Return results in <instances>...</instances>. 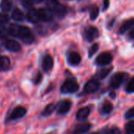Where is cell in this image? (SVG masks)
<instances>
[{
    "label": "cell",
    "instance_id": "31",
    "mask_svg": "<svg viewBox=\"0 0 134 134\" xmlns=\"http://www.w3.org/2000/svg\"><path fill=\"white\" fill-rule=\"evenodd\" d=\"M105 134H120V131L118 128L116 127H113L110 129H108Z\"/></svg>",
    "mask_w": 134,
    "mask_h": 134
},
{
    "label": "cell",
    "instance_id": "22",
    "mask_svg": "<svg viewBox=\"0 0 134 134\" xmlns=\"http://www.w3.org/2000/svg\"><path fill=\"white\" fill-rule=\"evenodd\" d=\"M54 110H55V105L53 104V103H50L45 107V109L43 110L42 114L43 116H49L54 112Z\"/></svg>",
    "mask_w": 134,
    "mask_h": 134
},
{
    "label": "cell",
    "instance_id": "9",
    "mask_svg": "<svg viewBox=\"0 0 134 134\" xmlns=\"http://www.w3.org/2000/svg\"><path fill=\"white\" fill-rule=\"evenodd\" d=\"M91 129V125L89 123H81L74 127L73 129V134H85Z\"/></svg>",
    "mask_w": 134,
    "mask_h": 134
},
{
    "label": "cell",
    "instance_id": "8",
    "mask_svg": "<svg viewBox=\"0 0 134 134\" xmlns=\"http://www.w3.org/2000/svg\"><path fill=\"white\" fill-rule=\"evenodd\" d=\"M99 36V31L96 27L91 26L88 27L86 31H85V38L87 39L88 41L92 42L96 38Z\"/></svg>",
    "mask_w": 134,
    "mask_h": 134
},
{
    "label": "cell",
    "instance_id": "17",
    "mask_svg": "<svg viewBox=\"0 0 134 134\" xmlns=\"http://www.w3.org/2000/svg\"><path fill=\"white\" fill-rule=\"evenodd\" d=\"M21 26L22 25H17V24H13L10 26L9 28V33L14 36H17V37H19V35H20V32H21Z\"/></svg>",
    "mask_w": 134,
    "mask_h": 134
},
{
    "label": "cell",
    "instance_id": "32",
    "mask_svg": "<svg viewBox=\"0 0 134 134\" xmlns=\"http://www.w3.org/2000/svg\"><path fill=\"white\" fill-rule=\"evenodd\" d=\"M9 21V17L7 14H0V22L1 23H7Z\"/></svg>",
    "mask_w": 134,
    "mask_h": 134
},
{
    "label": "cell",
    "instance_id": "4",
    "mask_svg": "<svg viewBox=\"0 0 134 134\" xmlns=\"http://www.w3.org/2000/svg\"><path fill=\"white\" fill-rule=\"evenodd\" d=\"M113 60V57L110 53H101L96 59V63L99 65H106L110 64Z\"/></svg>",
    "mask_w": 134,
    "mask_h": 134
},
{
    "label": "cell",
    "instance_id": "21",
    "mask_svg": "<svg viewBox=\"0 0 134 134\" xmlns=\"http://www.w3.org/2000/svg\"><path fill=\"white\" fill-rule=\"evenodd\" d=\"M12 18L16 21H23V19L25 18V15L21 10H20L19 9H15L13 11Z\"/></svg>",
    "mask_w": 134,
    "mask_h": 134
},
{
    "label": "cell",
    "instance_id": "26",
    "mask_svg": "<svg viewBox=\"0 0 134 134\" xmlns=\"http://www.w3.org/2000/svg\"><path fill=\"white\" fill-rule=\"evenodd\" d=\"M2 7H3V10H5V11H8L11 9L12 7V3L10 0H3V3H2Z\"/></svg>",
    "mask_w": 134,
    "mask_h": 134
},
{
    "label": "cell",
    "instance_id": "34",
    "mask_svg": "<svg viewBox=\"0 0 134 134\" xmlns=\"http://www.w3.org/2000/svg\"><path fill=\"white\" fill-rule=\"evenodd\" d=\"M110 2L109 0H103V10H107L109 7Z\"/></svg>",
    "mask_w": 134,
    "mask_h": 134
},
{
    "label": "cell",
    "instance_id": "38",
    "mask_svg": "<svg viewBox=\"0 0 134 134\" xmlns=\"http://www.w3.org/2000/svg\"><path fill=\"white\" fill-rule=\"evenodd\" d=\"M90 134H98V133H96V132H92V133H90Z\"/></svg>",
    "mask_w": 134,
    "mask_h": 134
},
{
    "label": "cell",
    "instance_id": "29",
    "mask_svg": "<svg viewBox=\"0 0 134 134\" xmlns=\"http://www.w3.org/2000/svg\"><path fill=\"white\" fill-rule=\"evenodd\" d=\"M133 117H134V107L129 109L125 114V118L126 119H129V118H132Z\"/></svg>",
    "mask_w": 134,
    "mask_h": 134
},
{
    "label": "cell",
    "instance_id": "20",
    "mask_svg": "<svg viewBox=\"0 0 134 134\" xmlns=\"http://www.w3.org/2000/svg\"><path fill=\"white\" fill-rule=\"evenodd\" d=\"M113 110V105L111 103L108 102V101H105L103 103V104L102 105L101 107V112L104 114H110Z\"/></svg>",
    "mask_w": 134,
    "mask_h": 134
},
{
    "label": "cell",
    "instance_id": "35",
    "mask_svg": "<svg viewBox=\"0 0 134 134\" xmlns=\"http://www.w3.org/2000/svg\"><path fill=\"white\" fill-rule=\"evenodd\" d=\"M41 79H42V74H38L36 77V79H35V83L36 84H39L40 81H41Z\"/></svg>",
    "mask_w": 134,
    "mask_h": 134
},
{
    "label": "cell",
    "instance_id": "12",
    "mask_svg": "<svg viewBox=\"0 0 134 134\" xmlns=\"http://www.w3.org/2000/svg\"><path fill=\"white\" fill-rule=\"evenodd\" d=\"M27 18H28V20L32 23H37L40 21H41L39 11H38V10H36V9H31L28 12Z\"/></svg>",
    "mask_w": 134,
    "mask_h": 134
},
{
    "label": "cell",
    "instance_id": "15",
    "mask_svg": "<svg viewBox=\"0 0 134 134\" xmlns=\"http://www.w3.org/2000/svg\"><path fill=\"white\" fill-rule=\"evenodd\" d=\"M133 27H134V18L129 19L126 21H125L123 23V25L121 26V28L119 29V33L120 34H123L126 31L129 30L130 29H132Z\"/></svg>",
    "mask_w": 134,
    "mask_h": 134
},
{
    "label": "cell",
    "instance_id": "37",
    "mask_svg": "<svg viewBox=\"0 0 134 134\" xmlns=\"http://www.w3.org/2000/svg\"><path fill=\"white\" fill-rule=\"evenodd\" d=\"M34 1L36 2V3H41L43 0H34Z\"/></svg>",
    "mask_w": 134,
    "mask_h": 134
},
{
    "label": "cell",
    "instance_id": "18",
    "mask_svg": "<svg viewBox=\"0 0 134 134\" xmlns=\"http://www.w3.org/2000/svg\"><path fill=\"white\" fill-rule=\"evenodd\" d=\"M51 10H53V12L59 16H63L65 13V7L61 4H59L58 3H55L52 8H51Z\"/></svg>",
    "mask_w": 134,
    "mask_h": 134
},
{
    "label": "cell",
    "instance_id": "3",
    "mask_svg": "<svg viewBox=\"0 0 134 134\" xmlns=\"http://www.w3.org/2000/svg\"><path fill=\"white\" fill-rule=\"evenodd\" d=\"M19 37L21 38L24 43H28V44L32 43L34 41V36L32 35L31 30L28 27H25V26H21Z\"/></svg>",
    "mask_w": 134,
    "mask_h": 134
},
{
    "label": "cell",
    "instance_id": "16",
    "mask_svg": "<svg viewBox=\"0 0 134 134\" xmlns=\"http://www.w3.org/2000/svg\"><path fill=\"white\" fill-rule=\"evenodd\" d=\"M81 60V55L77 52H72L68 56V62L71 65H77Z\"/></svg>",
    "mask_w": 134,
    "mask_h": 134
},
{
    "label": "cell",
    "instance_id": "23",
    "mask_svg": "<svg viewBox=\"0 0 134 134\" xmlns=\"http://www.w3.org/2000/svg\"><path fill=\"white\" fill-rule=\"evenodd\" d=\"M125 134H134V121H131L125 125Z\"/></svg>",
    "mask_w": 134,
    "mask_h": 134
},
{
    "label": "cell",
    "instance_id": "25",
    "mask_svg": "<svg viewBox=\"0 0 134 134\" xmlns=\"http://www.w3.org/2000/svg\"><path fill=\"white\" fill-rule=\"evenodd\" d=\"M99 8L97 7H94L92 10H91V12H90V18L92 20H95L97 18V17L99 16Z\"/></svg>",
    "mask_w": 134,
    "mask_h": 134
},
{
    "label": "cell",
    "instance_id": "14",
    "mask_svg": "<svg viewBox=\"0 0 134 134\" xmlns=\"http://www.w3.org/2000/svg\"><path fill=\"white\" fill-rule=\"evenodd\" d=\"M5 47L8 50H10L11 51H14V52L21 50V45L17 41L12 40H9L6 41L5 42Z\"/></svg>",
    "mask_w": 134,
    "mask_h": 134
},
{
    "label": "cell",
    "instance_id": "2",
    "mask_svg": "<svg viewBox=\"0 0 134 134\" xmlns=\"http://www.w3.org/2000/svg\"><path fill=\"white\" fill-rule=\"evenodd\" d=\"M127 74L125 73H117L110 79V86L113 88H118L125 81Z\"/></svg>",
    "mask_w": 134,
    "mask_h": 134
},
{
    "label": "cell",
    "instance_id": "36",
    "mask_svg": "<svg viewBox=\"0 0 134 134\" xmlns=\"http://www.w3.org/2000/svg\"><path fill=\"white\" fill-rule=\"evenodd\" d=\"M129 37L131 39H134V29H132L129 32Z\"/></svg>",
    "mask_w": 134,
    "mask_h": 134
},
{
    "label": "cell",
    "instance_id": "30",
    "mask_svg": "<svg viewBox=\"0 0 134 134\" xmlns=\"http://www.w3.org/2000/svg\"><path fill=\"white\" fill-rule=\"evenodd\" d=\"M8 31L7 29H5L3 26H0V39H4L8 35Z\"/></svg>",
    "mask_w": 134,
    "mask_h": 134
},
{
    "label": "cell",
    "instance_id": "10",
    "mask_svg": "<svg viewBox=\"0 0 134 134\" xmlns=\"http://www.w3.org/2000/svg\"><path fill=\"white\" fill-rule=\"evenodd\" d=\"M72 106V103L70 100H63L60 103L58 108V114H64L68 112Z\"/></svg>",
    "mask_w": 134,
    "mask_h": 134
},
{
    "label": "cell",
    "instance_id": "5",
    "mask_svg": "<svg viewBox=\"0 0 134 134\" xmlns=\"http://www.w3.org/2000/svg\"><path fill=\"white\" fill-rule=\"evenodd\" d=\"M100 87V84L97 80L92 79L88 81L85 86V92L87 93H93L96 92Z\"/></svg>",
    "mask_w": 134,
    "mask_h": 134
},
{
    "label": "cell",
    "instance_id": "19",
    "mask_svg": "<svg viewBox=\"0 0 134 134\" xmlns=\"http://www.w3.org/2000/svg\"><path fill=\"white\" fill-rule=\"evenodd\" d=\"M10 65V60L7 56L0 57V69L3 70H7Z\"/></svg>",
    "mask_w": 134,
    "mask_h": 134
},
{
    "label": "cell",
    "instance_id": "6",
    "mask_svg": "<svg viewBox=\"0 0 134 134\" xmlns=\"http://www.w3.org/2000/svg\"><path fill=\"white\" fill-rule=\"evenodd\" d=\"M38 11L40 14V19L43 21H49L54 18V13L51 9H40V10H38Z\"/></svg>",
    "mask_w": 134,
    "mask_h": 134
},
{
    "label": "cell",
    "instance_id": "1",
    "mask_svg": "<svg viewBox=\"0 0 134 134\" xmlns=\"http://www.w3.org/2000/svg\"><path fill=\"white\" fill-rule=\"evenodd\" d=\"M78 89H79V85L77 83L76 81L73 79L66 80L63 83L61 88V91L63 93H74Z\"/></svg>",
    "mask_w": 134,
    "mask_h": 134
},
{
    "label": "cell",
    "instance_id": "27",
    "mask_svg": "<svg viewBox=\"0 0 134 134\" xmlns=\"http://www.w3.org/2000/svg\"><path fill=\"white\" fill-rule=\"evenodd\" d=\"M98 49H99V44H98V43H95V44H93V45L91 47V48L89 49V51H88V56H89V57H92V56H93V55L97 52Z\"/></svg>",
    "mask_w": 134,
    "mask_h": 134
},
{
    "label": "cell",
    "instance_id": "24",
    "mask_svg": "<svg viewBox=\"0 0 134 134\" xmlns=\"http://www.w3.org/2000/svg\"><path fill=\"white\" fill-rule=\"evenodd\" d=\"M125 91L128 93H133L134 92V77L131 78L130 81L128 82V84L125 87Z\"/></svg>",
    "mask_w": 134,
    "mask_h": 134
},
{
    "label": "cell",
    "instance_id": "28",
    "mask_svg": "<svg viewBox=\"0 0 134 134\" xmlns=\"http://www.w3.org/2000/svg\"><path fill=\"white\" fill-rule=\"evenodd\" d=\"M110 69H103V70H101L99 72V77H100V78H105L109 74H110Z\"/></svg>",
    "mask_w": 134,
    "mask_h": 134
},
{
    "label": "cell",
    "instance_id": "13",
    "mask_svg": "<svg viewBox=\"0 0 134 134\" xmlns=\"http://www.w3.org/2000/svg\"><path fill=\"white\" fill-rule=\"evenodd\" d=\"M89 114H90V108L88 107H85L81 108L77 111L76 114V118L78 121H84L88 117Z\"/></svg>",
    "mask_w": 134,
    "mask_h": 134
},
{
    "label": "cell",
    "instance_id": "33",
    "mask_svg": "<svg viewBox=\"0 0 134 134\" xmlns=\"http://www.w3.org/2000/svg\"><path fill=\"white\" fill-rule=\"evenodd\" d=\"M22 4L25 7H30L32 5V0H22Z\"/></svg>",
    "mask_w": 134,
    "mask_h": 134
},
{
    "label": "cell",
    "instance_id": "11",
    "mask_svg": "<svg viewBox=\"0 0 134 134\" xmlns=\"http://www.w3.org/2000/svg\"><path fill=\"white\" fill-rule=\"evenodd\" d=\"M54 65V60L52 57L49 54H47L43 57V61H42V66L43 69L45 71H49L52 69Z\"/></svg>",
    "mask_w": 134,
    "mask_h": 134
},
{
    "label": "cell",
    "instance_id": "7",
    "mask_svg": "<svg viewBox=\"0 0 134 134\" xmlns=\"http://www.w3.org/2000/svg\"><path fill=\"white\" fill-rule=\"evenodd\" d=\"M26 114V110L25 107H17L16 108H14L10 115V120H16L18 118H21L22 117H24Z\"/></svg>",
    "mask_w": 134,
    "mask_h": 134
}]
</instances>
